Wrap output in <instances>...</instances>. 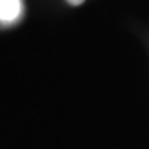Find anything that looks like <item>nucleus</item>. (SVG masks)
Returning <instances> with one entry per match:
<instances>
[{
	"label": "nucleus",
	"mask_w": 149,
	"mask_h": 149,
	"mask_svg": "<svg viewBox=\"0 0 149 149\" xmlns=\"http://www.w3.org/2000/svg\"><path fill=\"white\" fill-rule=\"evenodd\" d=\"M22 0H0V23H15L22 17Z\"/></svg>",
	"instance_id": "1"
},
{
	"label": "nucleus",
	"mask_w": 149,
	"mask_h": 149,
	"mask_svg": "<svg viewBox=\"0 0 149 149\" xmlns=\"http://www.w3.org/2000/svg\"><path fill=\"white\" fill-rule=\"evenodd\" d=\"M66 2H68L70 5H81L85 0H66Z\"/></svg>",
	"instance_id": "2"
}]
</instances>
